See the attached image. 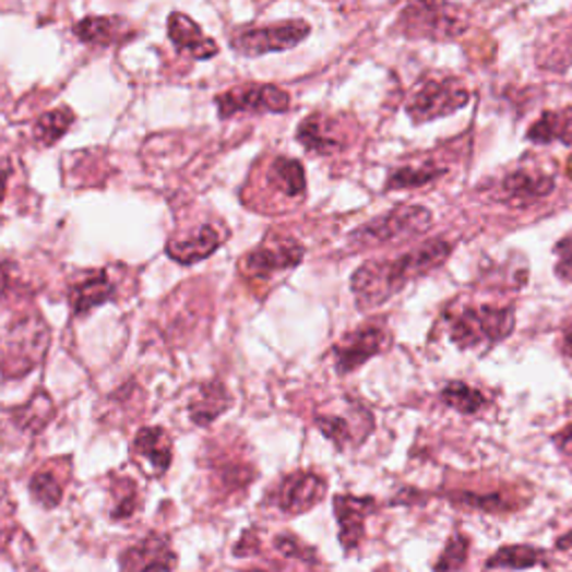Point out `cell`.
<instances>
[{"label":"cell","instance_id":"obj_38","mask_svg":"<svg viewBox=\"0 0 572 572\" xmlns=\"http://www.w3.org/2000/svg\"><path fill=\"white\" fill-rule=\"evenodd\" d=\"M561 351L568 356V358H572V322L563 329V333H561Z\"/></svg>","mask_w":572,"mask_h":572},{"label":"cell","instance_id":"obj_11","mask_svg":"<svg viewBox=\"0 0 572 572\" xmlns=\"http://www.w3.org/2000/svg\"><path fill=\"white\" fill-rule=\"evenodd\" d=\"M315 425L333 445L345 450L365 443L373 429V416L360 403H349L343 414H318Z\"/></svg>","mask_w":572,"mask_h":572},{"label":"cell","instance_id":"obj_19","mask_svg":"<svg viewBox=\"0 0 572 572\" xmlns=\"http://www.w3.org/2000/svg\"><path fill=\"white\" fill-rule=\"evenodd\" d=\"M226 233H222L217 226H202L198 233H193L186 240H172L166 245V253L170 260H175L177 264H198L202 260H206L208 255H213L222 242H224Z\"/></svg>","mask_w":572,"mask_h":572},{"label":"cell","instance_id":"obj_30","mask_svg":"<svg viewBox=\"0 0 572 572\" xmlns=\"http://www.w3.org/2000/svg\"><path fill=\"white\" fill-rule=\"evenodd\" d=\"M439 396H441V401H443L448 407L456 409L458 414H467V416L476 414V412H479V409L486 405L484 392H479V390H474V388L461 383V380H452V383H448V385L441 390Z\"/></svg>","mask_w":572,"mask_h":572},{"label":"cell","instance_id":"obj_25","mask_svg":"<svg viewBox=\"0 0 572 572\" xmlns=\"http://www.w3.org/2000/svg\"><path fill=\"white\" fill-rule=\"evenodd\" d=\"M528 139L541 146H548L552 141L563 143V146L572 148V108L557 110V112H544L539 121L533 123L528 130Z\"/></svg>","mask_w":572,"mask_h":572},{"label":"cell","instance_id":"obj_33","mask_svg":"<svg viewBox=\"0 0 572 572\" xmlns=\"http://www.w3.org/2000/svg\"><path fill=\"white\" fill-rule=\"evenodd\" d=\"M467 548L469 541L463 535H456L450 539V544L445 546L441 559L434 563L437 570H461L467 561Z\"/></svg>","mask_w":572,"mask_h":572},{"label":"cell","instance_id":"obj_27","mask_svg":"<svg viewBox=\"0 0 572 572\" xmlns=\"http://www.w3.org/2000/svg\"><path fill=\"white\" fill-rule=\"evenodd\" d=\"M29 494L38 505L52 510L63 501V481L52 472V467H40L32 476Z\"/></svg>","mask_w":572,"mask_h":572},{"label":"cell","instance_id":"obj_13","mask_svg":"<svg viewBox=\"0 0 572 572\" xmlns=\"http://www.w3.org/2000/svg\"><path fill=\"white\" fill-rule=\"evenodd\" d=\"M555 190V179L544 172L533 170H514L499 181L497 200L512 206V208H526L546 200Z\"/></svg>","mask_w":572,"mask_h":572},{"label":"cell","instance_id":"obj_12","mask_svg":"<svg viewBox=\"0 0 572 572\" xmlns=\"http://www.w3.org/2000/svg\"><path fill=\"white\" fill-rule=\"evenodd\" d=\"M326 494V481L315 472H296L277 484L271 501L284 514H302L318 505Z\"/></svg>","mask_w":572,"mask_h":572},{"label":"cell","instance_id":"obj_1","mask_svg":"<svg viewBox=\"0 0 572 572\" xmlns=\"http://www.w3.org/2000/svg\"><path fill=\"white\" fill-rule=\"evenodd\" d=\"M452 255L445 240H429L398 258L369 260L351 275V294L360 309H373L392 300L405 286L439 269Z\"/></svg>","mask_w":572,"mask_h":572},{"label":"cell","instance_id":"obj_24","mask_svg":"<svg viewBox=\"0 0 572 572\" xmlns=\"http://www.w3.org/2000/svg\"><path fill=\"white\" fill-rule=\"evenodd\" d=\"M269 183L277 190L279 195L296 200L302 198L305 190H307V177H305V168L298 159H289V157H277L273 159L269 172H266Z\"/></svg>","mask_w":572,"mask_h":572},{"label":"cell","instance_id":"obj_10","mask_svg":"<svg viewBox=\"0 0 572 572\" xmlns=\"http://www.w3.org/2000/svg\"><path fill=\"white\" fill-rule=\"evenodd\" d=\"M305 258V247L291 237L269 235L266 242L245 258L240 269L258 279H269L277 271L296 269Z\"/></svg>","mask_w":572,"mask_h":572},{"label":"cell","instance_id":"obj_29","mask_svg":"<svg viewBox=\"0 0 572 572\" xmlns=\"http://www.w3.org/2000/svg\"><path fill=\"white\" fill-rule=\"evenodd\" d=\"M445 175V168H439L434 164H422V166H405L390 175L385 188L388 190H409L420 188L441 179Z\"/></svg>","mask_w":572,"mask_h":572},{"label":"cell","instance_id":"obj_17","mask_svg":"<svg viewBox=\"0 0 572 572\" xmlns=\"http://www.w3.org/2000/svg\"><path fill=\"white\" fill-rule=\"evenodd\" d=\"M123 570H170L177 565V555L164 535H148L121 555Z\"/></svg>","mask_w":572,"mask_h":572},{"label":"cell","instance_id":"obj_40","mask_svg":"<svg viewBox=\"0 0 572 572\" xmlns=\"http://www.w3.org/2000/svg\"><path fill=\"white\" fill-rule=\"evenodd\" d=\"M557 548H559V550H568V548H572V533H565L563 537H559Z\"/></svg>","mask_w":572,"mask_h":572},{"label":"cell","instance_id":"obj_2","mask_svg":"<svg viewBox=\"0 0 572 572\" xmlns=\"http://www.w3.org/2000/svg\"><path fill=\"white\" fill-rule=\"evenodd\" d=\"M47 347H50V326L43 318L36 313L21 318L0 341V373L12 380L25 378L43 362Z\"/></svg>","mask_w":572,"mask_h":572},{"label":"cell","instance_id":"obj_3","mask_svg":"<svg viewBox=\"0 0 572 572\" xmlns=\"http://www.w3.org/2000/svg\"><path fill=\"white\" fill-rule=\"evenodd\" d=\"M432 224H434L432 211H427L425 206L418 204H403L388 211L385 215L358 226L349 235V247L356 251H365V249H378L392 242L409 240V237L427 233L432 228Z\"/></svg>","mask_w":572,"mask_h":572},{"label":"cell","instance_id":"obj_23","mask_svg":"<svg viewBox=\"0 0 572 572\" xmlns=\"http://www.w3.org/2000/svg\"><path fill=\"white\" fill-rule=\"evenodd\" d=\"M230 394L219 380H211V383L202 385L200 392L193 396V401L188 403V414L190 420L195 425H211L215 418H219L228 407H230Z\"/></svg>","mask_w":572,"mask_h":572},{"label":"cell","instance_id":"obj_21","mask_svg":"<svg viewBox=\"0 0 572 572\" xmlns=\"http://www.w3.org/2000/svg\"><path fill=\"white\" fill-rule=\"evenodd\" d=\"M298 141L315 155H331L345 148V139L338 134V126L324 115H309L298 128Z\"/></svg>","mask_w":572,"mask_h":572},{"label":"cell","instance_id":"obj_35","mask_svg":"<svg viewBox=\"0 0 572 572\" xmlns=\"http://www.w3.org/2000/svg\"><path fill=\"white\" fill-rule=\"evenodd\" d=\"M555 255H557V264H555L557 277L572 284V233H568L563 240L557 242Z\"/></svg>","mask_w":572,"mask_h":572},{"label":"cell","instance_id":"obj_32","mask_svg":"<svg viewBox=\"0 0 572 572\" xmlns=\"http://www.w3.org/2000/svg\"><path fill=\"white\" fill-rule=\"evenodd\" d=\"M275 548L282 557L286 559H298L302 563H318V557H315V550L309 548L305 541H300L298 537L294 535H279L275 539Z\"/></svg>","mask_w":572,"mask_h":572},{"label":"cell","instance_id":"obj_26","mask_svg":"<svg viewBox=\"0 0 572 572\" xmlns=\"http://www.w3.org/2000/svg\"><path fill=\"white\" fill-rule=\"evenodd\" d=\"M490 570H526V568H537V565H548L546 552L533 546H505L501 550H497L488 563Z\"/></svg>","mask_w":572,"mask_h":572},{"label":"cell","instance_id":"obj_8","mask_svg":"<svg viewBox=\"0 0 572 572\" xmlns=\"http://www.w3.org/2000/svg\"><path fill=\"white\" fill-rule=\"evenodd\" d=\"M392 345V336L385 324H362L356 331L347 333V336L333 347V360H336V371L347 376L383 354Z\"/></svg>","mask_w":572,"mask_h":572},{"label":"cell","instance_id":"obj_15","mask_svg":"<svg viewBox=\"0 0 572 572\" xmlns=\"http://www.w3.org/2000/svg\"><path fill=\"white\" fill-rule=\"evenodd\" d=\"M166 32H168V38L175 45V50L181 52V55H188L190 59L208 61V59L217 57V52H219V45L211 36H206L193 19L181 14V12H172L168 16Z\"/></svg>","mask_w":572,"mask_h":572},{"label":"cell","instance_id":"obj_22","mask_svg":"<svg viewBox=\"0 0 572 572\" xmlns=\"http://www.w3.org/2000/svg\"><path fill=\"white\" fill-rule=\"evenodd\" d=\"M74 36L87 45H117L132 36L130 25L119 16H87L74 25Z\"/></svg>","mask_w":572,"mask_h":572},{"label":"cell","instance_id":"obj_6","mask_svg":"<svg viewBox=\"0 0 572 572\" xmlns=\"http://www.w3.org/2000/svg\"><path fill=\"white\" fill-rule=\"evenodd\" d=\"M467 102L469 90L458 79H429L412 94L407 115L416 126H420L458 112Z\"/></svg>","mask_w":572,"mask_h":572},{"label":"cell","instance_id":"obj_37","mask_svg":"<svg viewBox=\"0 0 572 572\" xmlns=\"http://www.w3.org/2000/svg\"><path fill=\"white\" fill-rule=\"evenodd\" d=\"M552 443L559 448L561 454L572 456V425H568V427L561 429V432H557V434L552 437Z\"/></svg>","mask_w":572,"mask_h":572},{"label":"cell","instance_id":"obj_7","mask_svg":"<svg viewBox=\"0 0 572 572\" xmlns=\"http://www.w3.org/2000/svg\"><path fill=\"white\" fill-rule=\"evenodd\" d=\"M311 34L307 21H282L275 25L237 32L230 40L233 50L242 57H264L271 52H286L300 45Z\"/></svg>","mask_w":572,"mask_h":572},{"label":"cell","instance_id":"obj_39","mask_svg":"<svg viewBox=\"0 0 572 572\" xmlns=\"http://www.w3.org/2000/svg\"><path fill=\"white\" fill-rule=\"evenodd\" d=\"M8 177H10V172H8V170H0V202H3V198H5V190H8Z\"/></svg>","mask_w":572,"mask_h":572},{"label":"cell","instance_id":"obj_4","mask_svg":"<svg viewBox=\"0 0 572 572\" xmlns=\"http://www.w3.org/2000/svg\"><path fill=\"white\" fill-rule=\"evenodd\" d=\"M514 331V309L479 305L465 307L450 318V338L461 349L497 345Z\"/></svg>","mask_w":572,"mask_h":572},{"label":"cell","instance_id":"obj_14","mask_svg":"<svg viewBox=\"0 0 572 572\" xmlns=\"http://www.w3.org/2000/svg\"><path fill=\"white\" fill-rule=\"evenodd\" d=\"M55 414L57 409H55L50 394L38 390L25 405L10 409L3 422V432H10L12 439L29 443L32 439H36L43 432L47 425H50Z\"/></svg>","mask_w":572,"mask_h":572},{"label":"cell","instance_id":"obj_5","mask_svg":"<svg viewBox=\"0 0 572 572\" xmlns=\"http://www.w3.org/2000/svg\"><path fill=\"white\" fill-rule=\"evenodd\" d=\"M396 29L409 38L452 40L467 29V21L448 0H409Z\"/></svg>","mask_w":572,"mask_h":572},{"label":"cell","instance_id":"obj_28","mask_svg":"<svg viewBox=\"0 0 572 572\" xmlns=\"http://www.w3.org/2000/svg\"><path fill=\"white\" fill-rule=\"evenodd\" d=\"M72 123H74V112L70 108L50 110L34 123V139L40 143V146H55V143L70 130Z\"/></svg>","mask_w":572,"mask_h":572},{"label":"cell","instance_id":"obj_20","mask_svg":"<svg viewBox=\"0 0 572 572\" xmlns=\"http://www.w3.org/2000/svg\"><path fill=\"white\" fill-rule=\"evenodd\" d=\"M132 454L151 465V474L162 476L172 461V439L164 427H143L134 437Z\"/></svg>","mask_w":572,"mask_h":572},{"label":"cell","instance_id":"obj_34","mask_svg":"<svg viewBox=\"0 0 572 572\" xmlns=\"http://www.w3.org/2000/svg\"><path fill=\"white\" fill-rule=\"evenodd\" d=\"M452 503L456 505H467V508H476V510H486V512H499V510H508V505L503 503V499L499 494H490V497H476V494H452Z\"/></svg>","mask_w":572,"mask_h":572},{"label":"cell","instance_id":"obj_16","mask_svg":"<svg viewBox=\"0 0 572 572\" xmlns=\"http://www.w3.org/2000/svg\"><path fill=\"white\" fill-rule=\"evenodd\" d=\"M376 510V501L371 497H351V494H338L333 499V512L338 519L341 528V544L347 552H354L362 539H365V523L367 516Z\"/></svg>","mask_w":572,"mask_h":572},{"label":"cell","instance_id":"obj_18","mask_svg":"<svg viewBox=\"0 0 572 572\" xmlns=\"http://www.w3.org/2000/svg\"><path fill=\"white\" fill-rule=\"evenodd\" d=\"M115 298V282L106 271L85 273L79 282H74L68 291L70 309L74 315H85L87 311L97 309Z\"/></svg>","mask_w":572,"mask_h":572},{"label":"cell","instance_id":"obj_36","mask_svg":"<svg viewBox=\"0 0 572 572\" xmlns=\"http://www.w3.org/2000/svg\"><path fill=\"white\" fill-rule=\"evenodd\" d=\"M19 271L14 264L5 262V264H0V300H5V298H14L16 291H23L25 286L19 282Z\"/></svg>","mask_w":572,"mask_h":572},{"label":"cell","instance_id":"obj_9","mask_svg":"<svg viewBox=\"0 0 572 572\" xmlns=\"http://www.w3.org/2000/svg\"><path fill=\"white\" fill-rule=\"evenodd\" d=\"M219 117L230 119L240 112H286L291 97L277 85L233 87L215 99Z\"/></svg>","mask_w":572,"mask_h":572},{"label":"cell","instance_id":"obj_31","mask_svg":"<svg viewBox=\"0 0 572 572\" xmlns=\"http://www.w3.org/2000/svg\"><path fill=\"white\" fill-rule=\"evenodd\" d=\"M112 494H115V508H112V521H123L130 519L136 510H139V497H136V488L130 479H119L112 486Z\"/></svg>","mask_w":572,"mask_h":572}]
</instances>
